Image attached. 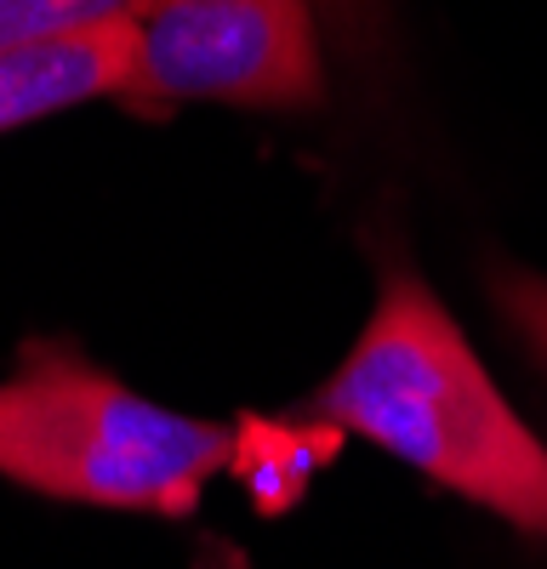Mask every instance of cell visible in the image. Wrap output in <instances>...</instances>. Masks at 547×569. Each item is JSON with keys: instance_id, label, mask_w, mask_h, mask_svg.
Wrapping results in <instances>:
<instances>
[{"instance_id": "obj_1", "label": "cell", "mask_w": 547, "mask_h": 569, "mask_svg": "<svg viewBox=\"0 0 547 569\" xmlns=\"http://www.w3.org/2000/svg\"><path fill=\"white\" fill-rule=\"evenodd\" d=\"M342 439H365L445 496L547 541V439L508 405L434 284L388 262L359 337L302 405Z\"/></svg>"}, {"instance_id": "obj_2", "label": "cell", "mask_w": 547, "mask_h": 569, "mask_svg": "<svg viewBox=\"0 0 547 569\" xmlns=\"http://www.w3.org/2000/svg\"><path fill=\"white\" fill-rule=\"evenodd\" d=\"M235 461V421L160 405L69 337H29L0 376V479L98 512L195 518Z\"/></svg>"}, {"instance_id": "obj_3", "label": "cell", "mask_w": 547, "mask_h": 569, "mask_svg": "<svg viewBox=\"0 0 547 569\" xmlns=\"http://www.w3.org/2000/svg\"><path fill=\"white\" fill-rule=\"evenodd\" d=\"M126 109L171 114L228 103L297 114L326 103L319 0H143L131 12Z\"/></svg>"}, {"instance_id": "obj_4", "label": "cell", "mask_w": 547, "mask_h": 569, "mask_svg": "<svg viewBox=\"0 0 547 569\" xmlns=\"http://www.w3.org/2000/svg\"><path fill=\"white\" fill-rule=\"evenodd\" d=\"M131 74V18L58 40H29L0 52V137L69 114L80 103L120 98Z\"/></svg>"}, {"instance_id": "obj_5", "label": "cell", "mask_w": 547, "mask_h": 569, "mask_svg": "<svg viewBox=\"0 0 547 569\" xmlns=\"http://www.w3.org/2000/svg\"><path fill=\"white\" fill-rule=\"evenodd\" d=\"M342 433L319 416L286 410V416H240L235 421V461H228V479H235L257 512H286L302 501V490L337 461Z\"/></svg>"}, {"instance_id": "obj_6", "label": "cell", "mask_w": 547, "mask_h": 569, "mask_svg": "<svg viewBox=\"0 0 547 569\" xmlns=\"http://www.w3.org/2000/svg\"><path fill=\"white\" fill-rule=\"evenodd\" d=\"M143 0H0V52L7 46H29V40H58V34H80V29H103V23H126ZM354 58H365L377 46L382 29V0H319Z\"/></svg>"}, {"instance_id": "obj_7", "label": "cell", "mask_w": 547, "mask_h": 569, "mask_svg": "<svg viewBox=\"0 0 547 569\" xmlns=\"http://www.w3.org/2000/svg\"><path fill=\"white\" fill-rule=\"evenodd\" d=\"M485 297L496 319L508 325V337L519 342V353L530 359V370L547 382V273L514 257H496L485 268Z\"/></svg>"}]
</instances>
